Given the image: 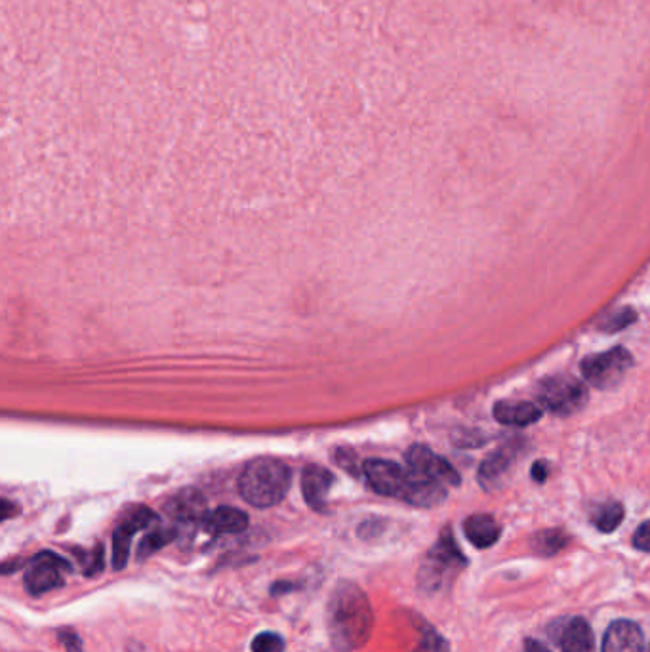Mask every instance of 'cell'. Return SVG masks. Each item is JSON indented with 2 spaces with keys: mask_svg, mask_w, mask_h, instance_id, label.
Wrapping results in <instances>:
<instances>
[{
  "mask_svg": "<svg viewBox=\"0 0 650 652\" xmlns=\"http://www.w3.org/2000/svg\"><path fill=\"white\" fill-rule=\"evenodd\" d=\"M374 629V610L364 589L340 580L332 588L326 603V631L330 645L338 652H353L364 647Z\"/></svg>",
  "mask_w": 650,
  "mask_h": 652,
  "instance_id": "cell-1",
  "label": "cell"
},
{
  "mask_svg": "<svg viewBox=\"0 0 650 652\" xmlns=\"http://www.w3.org/2000/svg\"><path fill=\"white\" fill-rule=\"evenodd\" d=\"M363 472L370 489L382 496L399 498L418 508H435L447 500V489L442 482L403 470L395 462L366 460Z\"/></svg>",
  "mask_w": 650,
  "mask_h": 652,
  "instance_id": "cell-2",
  "label": "cell"
},
{
  "mask_svg": "<svg viewBox=\"0 0 650 652\" xmlns=\"http://www.w3.org/2000/svg\"><path fill=\"white\" fill-rule=\"evenodd\" d=\"M292 473L276 458L252 460L238 477V492L254 508H273L290 489Z\"/></svg>",
  "mask_w": 650,
  "mask_h": 652,
  "instance_id": "cell-3",
  "label": "cell"
},
{
  "mask_svg": "<svg viewBox=\"0 0 650 652\" xmlns=\"http://www.w3.org/2000/svg\"><path fill=\"white\" fill-rule=\"evenodd\" d=\"M468 565V559L460 551L452 530H444L437 544L427 553L425 561L418 572V586L432 593L439 591L449 576L456 574L460 569Z\"/></svg>",
  "mask_w": 650,
  "mask_h": 652,
  "instance_id": "cell-4",
  "label": "cell"
},
{
  "mask_svg": "<svg viewBox=\"0 0 650 652\" xmlns=\"http://www.w3.org/2000/svg\"><path fill=\"white\" fill-rule=\"evenodd\" d=\"M534 394L540 408L557 416L580 413L589 397L586 385L568 375H555L540 380Z\"/></svg>",
  "mask_w": 650,
  "mask_h": 652,
  "instance_id": "cell-5",
  "label": "cell"
},
{
  "mask_svg": "<svg viewBox=\"0 0 650 652\" xmlns=\"http://www.w3.org/2000/svg\"><path fill=\"white\" fill-rule=\"evenodd\" d=\"M582 375L586 382L597 389L616 387L634 366V355L626 347H612L605 353L586 357L582 361Z\"/></svg>",
  "mask_w": 650,
  "mask_h": 652,
  "instance_id": "cell-6",
  "label": "cell"
},
{
  "mask_svg": "<svg viewBox=\"0 0 650 652\" xmlns=\"http://www.w3.org/2000/svg\"><path fill=\"white\" fill-rule=\"evenodd\" d=\"M69 561L53 551H41L25 563L24 588L29 595H43L65 584L63 576L71 572Z\"/></svg>",
  "mask_w": 650,
  "mask_h": 652,
  "instance_id": "cell-7",
  "label": "cell"
},
{
  "mask_svg": "<svg viewBox=\"0 0 650 652\" xmlns=\"http://www.w3.org/2000/svg\"><path fill=\"white\" fill-rule=\"evenodd\" d=\"M157 521H159L157 515L150 508H134L132 511L122 517L113 534V559H111V563H113L115 570L126 567L134 534L155 525Z\"/></svg>",
  "mask_w": 650,
  "mask_h": 652,
  "instance_id": "cell-8",
  "label": "cell"
},
{
  "mask_svg": "<svg viewBox=\"0 0 650 652\" xmlns=\"http://www.w3.org/2000/svg\"><path fill=\"white\" fill-rule=\"evenodd\" d=\"M404 458L408 470L418 475L435 479L442 484H452V487H458L460 484V473L452 468L451 462L435 454L423 444H414L412 449L406 453Z\"/></svg>",
  "mask_w": 650,
  "mask_h": 652,
  "instance_id": "cell-9",
  "label": "cell"
},
{
  "mask_svg": "<svg viewBox=\"0 0 650 652\" xmlns=\"http://www.w3.org/2000/svg\"><path fill=\"white\" fill-rule=\"evenodd\" d=\"M521 453H523V441L519 439L508 441L506 444H501L500 449L490 453L485 460H482L477 473L480 487L485 491H494L508 473V470L511 468V463Z\"/></svg>",
  "mask_w": 650,
  "mask_h": 652,
  "instance_id": "cell-10",
  "label": "cell"
},
{
  "mask_svg": "<svg viewBox=\"0 0 650 652\" xmlns=\"http://www.w3.org/2000/svg\"><path fill=\"white\" fill-rule=\"evenodd\" d=\"M166 513L172 517L178 523L189 525V523H202V519L207 517V498L202 496L197 489H183L176 492L169 504H166Z\"/></svg>",
  "mask_w": 650,
  "mask_h": 652,
  "instance_id": "cell-11",
  "label": "cell"
},
{
  "mask_svg": "<svg viewBox=\"0 0 650 652\" xmlns=\"http://www.w3.org/2000/svg\"><path fill=\"white\" fill-rule=\"evenodd\" d=\"M603 652H645L643 631L635 622H612L603 639Z\"/></svg>",
  "mask_w": 650,
  "mask_h": 652,
  "instance_id": "cell-12",
  "label": "cell"
},
{
  "mask_svg": "<svg viewBox=\"0 0 650 652\" xmlns=\"http://www.w3.org/2000/svg\"><path fill=\"white\" fill-rule=\"evenodd\" d=\"M498 423L508 427H527L542 418L540 404L530 401H498L492 411Z\"/></svg>",
  "mask_w": 650,
  "mask_h": 652,
  "instance_id": "cell-13",
  "label": "cell"
},
{
  "mask_svg": "<svg viewBox=\"0 0 650 652\" xmlns=\"http://www.w3.org/2000/svg\"><path fill=\"white\" fill-rule=\"evenodd\" d=\"M334 484V475L321 468V465H309L304 470L302 477V489L304 498L315 511H325L326 510V498Z\"/></svg>",
  "mask_w": 650,
  "mask_h": 652,
  "instance_id": "cell-14",
  "label": "cell"
},
{
  "mask_svg": "<svg viewBox=\"0 0 650 652\" xmlns=\"http://www.w3.org/2000/svg\"><path fill=\"white\" fill-rule=\"evenodd\" d=\"M202 529L212 536H224V534H238L247 530L248 527V515L237 508L221 506L214 511H209L207 517L202 519Z\"/></svg>",
  "mask_w": 650,
  "mask_h": 652,
  "instance_id": "cell-15",
  "label": "cell"
},
{
  "mask_svg": "<svg viewBox=\"0 0 650 652\" xmlns=\"http://www.w3.org/2000/svg\"><path fill=\"white\" fill-rule=\"evenodd\" d=\"M463 532H466V538L475 548L487 550L500 540L501 527L492 515L477 513L466 519V523H463Z\"/></svg>",
  "mask_w": 650,
  "mask_h": 652,
  "instance_id": "cell-16",
  "label": "cell"
},
{
  "mask_svg": "<svg viewBox=\"0 0 650 652\" xmlns=\"http://www.w3.org/2000/svg\"><path fill=\"white\" fill-rule=\"evenodd\" d=\"M563 652H596L593 629L584 618H572L559 637Z\"/></svg>",
  "mask_w": 650,
  "mask_h": 652,
  "instance_id": "cell-17",
  "label": "cell"
},
{
  "mask_svg": "<svg viewBox=\"0 0 650 652\" xmlns=\"http://www.w3.org/2000/svg\"><path fill=\"white\" fill-rule=\"evenodd\" d=\"M176 536H178V530L172 527H157L151 532H147L138 546V553H136L138 561H145V559H150L153 553L160 551L164 546L174 542Z\"/></svg>",
  "mask_w": 650,
  "mask_h": 652,
  "instance_id": "cell-18",
  "label": "cell"
},
{
  "mask_svg": "<svg viewBox=\"0 0 650 652\" xmlns=\"http://www.w3.org/2000/svg\"><path fill=\"white\" fill-rule=\"evenodd\" d=\"M567 544H568V536L561 529L542 530L532 538L534 551L538 555H544V557H551L555 553H559Z\"/></svg>",
  "mask_w": 650,
  "mask_h": 652,
  "instance_id": "cell-19",
  "label": "cell"
},
{
  "mask_svg": "<svg viewBox=\"0 0 650 652\" xmlns=\"http://www.w3.org/2000/svg\"><path fill=\"white\" fill-rule=\"evenodd\" d=\"M624 521V506L618 504V501H608V504H605L597 515H596V527L605 532V534H610L615 532Z\"/></svg>",
  "mask_w": 650,
  "mask_h": 652,
  "instance_id": "cell-20",
  "label": "cell"
},
{
  "mask_svg": "<svg viewBox=\"0 0 650 652\" xmlns=\"http://www.w3.org/2000/svg\"><path fill=\"white\" fill-rule=\"evenodd\" d=\"M637 321V313L634 307H620L616 311H612L610 315H606L605 319L601 321L599 328L603 332L615 334L620 330H626L629 325H634Z\"/></svg>",
  "mask_w": 650,
  "mask_h": 652,
  "instance_id": "cell-21",
  "label": "cell"
},
{
  "mask_svg": "<svg viewBox=\"0 0 650 652\" xmlns=\"http://www.w3.org/2000/svg\"><path fill=\"white\" fill-rule=\"evenodd\" d=\"M250 648L252 652H285L286 643L283 636H278L275 631H262L252 639Z\"/></svg>",
  "mask_w": 650,
  "mask_h": 652,
  "instance_id": "cell-22",
  "label": "cell"
},
{
  "mask_svg": "<svg viewBox=\"0 0 650 652\" xmlns=\"http://www.w3.org/2000/svg\"><path fill=\"white\" fill-rule=\"evenodd\" d=\"M490 441V437L485 433V432H479V430H468V427H463V430H458L452 433V443L458 446V449H479V446L487 444Z\"/></svg>",
  "mask_w": 650,
  "mask_h": 652,
  "instance_id": "cell-23",
  "label": "cell"
},
{
  "mask_svg": "<svg viewBox=\"0 0 650 652\" xmlns=\"http://www.w3.org/2000/svg\"><path fill=\"white\" fill-rule=\"evenodd\" d=\"M414 652H451V647L435 629H425Z\"/></svg>",
  "mask_w": 650,
  "mask_h": 652,
  "instance_id": "cell-24",
  "label": "cell"
},
{
  "mask_svg": "<svg viewBox=\"0 0 650 652\" xmlns=\"http://www.w3.org/2000/svg\"><path fill=\"white\" fill-rule=\"evenodd\" d=\"M58 639L67 652H82V639L75 629L63 628L58 631Z\"/></svg>",
  "mask_w": 650,
  "mask_h": 652,
  "instance_id": "cell-25",
  "label": "cell"
},
{
  "mask_svg": "<svg viewBox=\"0 0 650 652\" xmlns=\"http://www.w3.org/2000/svg\"><path fill=\"white\" fill-rule=\"evenodd\" d=\"M334 458H336V462L342 465V468L353 475L359 473V468H357V460H355V454H353L351 451H345V449H340L334 453Z\"/></svg>",
  "mask_w": 650,
  "mask_h": 652,
  "instance_id": "cell-26",
  "label": "cell"
},
{
  "mask_svg": "<svg viewBox=\"0 0 650 652\" xmlns=\"http://www.w3.org/2000/svg\"><path fill=\"white\" fill-rule=\"evenodd\" d=\"M634 546L639 550V551H646L650 553V521H646V523H643L637 532L634 534Z\"/></svg>",
  "mask_w": 650,
  "mask_h": 652,
  "instance_id": "cell-27",
  "label": "cell"
},
{
  "mask_svg": "<svg viewBox=\"0 0 650 652\" xmlns=\"http://www.w3.org/2000/svg\"><path fill=\"white\" fill-rule=\"evenodd\" d=\"M103 570V550L98 548L94 551V555H90L88 563L84 567V576H88V579H92V576H96Z\"/></svg>",
  "mask_w": 650,
  "mask_h": 652,
  "instance_id": "cell-28",
  "label": "cell"
},
{
  "mask_svg": "<svg viewBox=\"0 0 650 652\" xmlns=\"http://www.w3.org/2000/svg\"><path fill=\"white\" fill-rule=\"evenodd\" d=\"M548 463L546 462H536L534 465H532V479L536 481V482H544L546 479H548Z\"/></svg>",
  "mask_w": 650,
  "mask_h": 652,
  "instance_id": "cell-29",
  "label": "cell"
},
{
  "mask_svg": "<svg viewBox=\"0 0 650 652\" xmlns=\"http://www.w3.org/2000/svg\"><path fill=\"white\" fill-rule=\"evenodd\" d=\"M525 652H551V650L546 645H542L540 641L527 639L525 641Z\"/></svg>",
  "mask_w": 650,
  "mask_h": 652,
  "instance_id": "cell-30",
  "label": "cell"
},
{
  "mask_svg": "<svg viewBox=\"0 0 650 652\" xmlns=\"http://www.w3.org/2000/svg\"><path fill=\"white\" fill-rule=\"evenodd\" d=\"M648 652H650V648H648Z\"/></svg>",
  "mask_w": 650,
  "mask_h": 652,
  "instance_id": "cell-31",
  "label": "cell"
}]
</instances>
